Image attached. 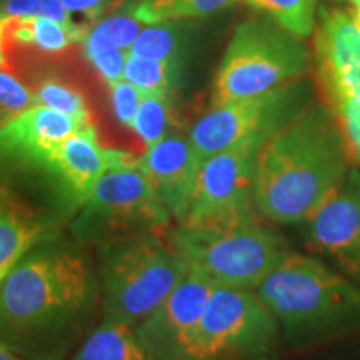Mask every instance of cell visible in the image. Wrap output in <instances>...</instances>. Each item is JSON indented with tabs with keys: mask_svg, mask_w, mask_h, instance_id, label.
Returning <instances> with one entry per match:
<instances>
[{
	"mask_svg": "<svg viewBox=\"0 0 360 360\" xmlns=\"http://www.w3.org/2000/svg\"><path fill=\"white\" fill-rule=\"evenodd\" d=\"M283 342L255 290L214 289L180 360H282Z\"/></svg>",
	"mask_w": 360,
	"mask_h": 360,
	"instance_id": "8",
	"label": "cell"
},
{
	"mask_svg": "<svg viewBox=\"0 0 360 360\" xmlns=\"http://www.w3.org/2000/svg\"><path fill=\"white\" fill-rule=\"evenodd\" d=\"M34 105V94L8 72L0 70V125Z\"/></svg>",
	"mask_w": 360,
	"mask_h": 360,
	"instance_id": "28",
	"label": "cell"
},
{
	"mask_svg": "<svg viewBox=\"0 0 360 360\" xmlns=\"http://www.w3.org/2000/svg\"><path fill=\"white\" fill-rule=\"evenodd\" d=\"M339 120L354 165L360 167V98H349L330 107Z\"/></svg>",
	"mask_w": 360,
	"mask_h": 360,
	"instance_id": "29",
	"label": "cell"
},
{
	"mask_svg": "<svg viewBox=\"0 0 360 360\" xmlns=\"http://www.w3.org/2000/svg\"><path fill=\"white\" fill-rule=\"evenodd\" d=\"M299 229L307 254L360 283V167L352 165L340 186Z\"/></svg>",
	"mask_w": 360,
	"mask_h": 360,
	"instance_id": "11",
	"label": "cell"
},
{
	"mask_svg": "<svg viewBox=\"0 0 360 360\" xmlns=\"http://www.w3.org/2000/svg\"><path fill=\"white\" fill-rule=\"evenodd\" d=\"M215 287L188 270L167 299L135 327V334L155 360H180L205 312Z\"/></svg>",
	"mask_w": 360,
	"mask_h": 360,
	"instance_id": "12",
	"label": "cell"
},
{
	"mask_svg": "<svg viewBox=\"0 0 360 360\" xmlns=\"http://www.w3.org/2000/svg\"><path fill=\"white\" fill-rule=\"evenodd\" d=\"M285 354L360 340V283L307 252L294 250L255 289Z\"/></svg>",
	"mask_w": 360,
	"mask_h": 360,
	"instance_id": "3",
	"label": "cell"
},
{
	"mask_svg": "<svg viewBox=\"0 0 360 360\" xmlns=\"http://www.w3.org/2000/svg\"><path fill=\"white\" fill-rule=\"evenodd\" d=\"M0 360H25V359H22V357H19V355L8 352L7 349H4L2 345H0Z\"/></svg>",
	"mask_w": 360,
	"mask_h": 360,
	"instance_id": "34",
	"label": "cell"
},
{
	"mask_svg": "<svg viewBox=\"0 0 360 360\" xmlns=\"http://www.w3.org/2000/svg\"><path fill=\"white\" fill-rule=\"evenodd\" d=\"M89 124L92 122L34 103L0 125V167L49 154Z\"/></svg>",
	"mask_w": 360,
	"mask_h": 360,
	"instance_id": "15",
	"label": "cell"
},
{
	"mask_svg": "<svg viewBox=\"0 0 360 360\" xmlns=\"http://www.w3.org/2000/svg\"><path fill=\"white\" fill-rule=\"evenodd\" d=\"M102 322L135 328L184 281L188 269L167 232L115 238L92 249Z\"/></svg>",
	"mask_w": 360,
	"mask_h": 360,
	"instance_id": "4",
	"label": "cell"
},
{
	"mask_svg": "<svg viewBox=\"0 0 360 360\" xmlns=\"http://www.w3.org/2000/svg\"><path fill=\"white\" fill-rule=\"evenodd\" d=\"M179 67L165 60L127 56L124 79L135 85L142 96H165L172 98L177 87Z\"/></svg>",
	"mask_w": 360,
	"mask_h": 360,
	"instance_id": "20",
	"label": "cell"
},
{
	"mask_svg": "<svg viewBox=\"0 0 360 360\" xmlns=\"http://www.w3.org/2000/svg\"><path fill=\"white\" fill-rule=\"evenodd\" d=\"M34 103L64 112L84 122H92V114L85 97L77 89L57 77H49L40 82L39 89L34 92Z\"/></svg>",
	"mask_w": 360,
	"mask_h": 360,
	"instance_id": "24",
	"label": "cell"
},
{
	"mask_svg": "<svg viewBox=\"0 0 360 360\" xmlns=\"http://www.w3.org/2000/svg\"><path fill=\"white\" fill-rule=\"evenodd\" d=\"M255 11L264 12L282 29L299 39L309 37L315 29L317 0H244Z\"/></svg>",
	"mask_w": 360,
	"mask_h": 360,
	"instance_id": "21",
	"label": "cell"
},
{
	"mask_svg": "<svg viewBox=\"0 0 360 360\" xmlns=\"http://www.w3.org/2000/svg\"><path fill=\"white\" fill-rule=\"evenodd\" d=\"M70 13H80L90 20H96L102 15L114 0H60Z\"/></svg>",
	"mask_w": 360,
	"mask_h": 360,
	"instance_id": "32",
	"label": "cell"
},
{
	"mask_svg": "<svg viewBox=\"0 0 360 360\" xmlns=\"http://www.w3.org/2000/svg\"><path fill=\"white\" fill-rule=\"evenodd\" d=\"M8 27L17 44L32 45L47 53L64 52L87 35V30L77 24H62L49 17H20L8 22Z\"/></svg>",
	"mask_w": 360,
	"mask_h": 360,
	"instance_id": "18",
	"label": "cell"
},
{
	"mask_svg": "<svg viewBox=\"0 0 360 360\" xmlns=\"http://www.w3.org/2000/svg\"><path fill=\"white\" fill-rule=\"evenodd\" d=\"M312 64L309 49L274 20L238 24L214 79L212 105L260 96L305 77Z\"/></svg>",
	"mask_w": 360,
	"mask_h": 360,
	"instance_id": "6",
	"label": "cell"
},
{
	"mask_svg": "<svg viewBox=\"0 0 360 360\" xmlns=\"http://www.w3.org/2000/svg\"><path fill=\"white\" fill-rule=\"evenodd\" d=\"M129 56L165 60L180 69L182 42H180L179 30H175L170 25V22H160V24L143 27L132 49L129 51Z\"/></svg>",
	"mask_w": 360,
	"mask_h": 360,
	"instance_id": "23",
	"label": "cell"
},
{
	"mask_svg": "<svg viewBox=\"0 0 360 360\" xmlns=\"http://www.w3.org/2000/svg\"><path fill=\"white\" fill-rule=\"evenodd\" d=\"M262 146L245 143L202 160L179 227L220 229L264 220L255 204V164Z\"/></svg>",
	"mask_w": 360,
	"mask_h": 360,
	"instance_id": "10",
	"label": "cell"
},
{
	"mask_svg": "<svg viewBox=\"0 0 360 360\" xmlns=\"http://www.w3.org/2000/svg\"><path fill=\"white\" fill-rule=\"evenodd\" d=\"M347 2L352 4V7H357V6H360V0H347Z\"/></svg>",
	"mask_w": 360,
	"mask_h": 360,
	"instance_id": "35",
	"label": "cell"
},
{
	"mask_svg": "<svg viewBox=\"0 0 360 360\" xmlns=\"http://www.w3.org/2000/svg\"><path fill=\"white\" fill-rule=\"evenodd\" d=\"M102 322L92 249L47 233L0 282V345L25 360H67Z\"/></svg>",
	"mask_w": 360,
	"mask_h": 360,
	"instance_id": "1",
	"label": "cell"
},
{
	"mask_svg": "<svg viewBox=\"0 0 360 360\" xmlns=\"http://www.w3.org/2000/svg\"><path fill=\"white\" fill-rule=\"evenodd\" d=\"M314 102L312 84L305 77L292 80L260 96L212 105L195 120L188 139L202 164L207 157L229 148L264 146Z\"/></svg>",
	"mask_w": 360,
	"mask_h": 360,
	"instance_id": "9",
	"label": "cell"
},
{
	"mask_svg": "<svg viewBox=\"0 0 360 360\" xmlns=\"http://www.w3.org/2000/svg\"><path fill=\"white\" fill-rule=\"evenodd\" d=\"M167 236L187 269L215 289L255 290L295 250L265 220L220 229L174 225Z\"/></svg>",
	"mask_w": 360,
	"mask_h": 360,
	"instance_id": "5",
	"label": "cell"
},
{
	"mask_svg": "<svg viewBox=\"0 0 360 360\" xmlns=\"http://www.w3.org/2000/svg\"><path fill=\"white\" fill-rule=\"evenodd\" d=\"M7 19H0V67L6 65V52H4V40H6V32H7Z\"/></svg>",
	"mask_w": 360,
	"mask_h": 360,
	"instance_id": "33",
	"label": "cell"
},
{
	"mask_svg": "<svg viewBox=\"0 0 360 360\" xmlns=\"http://www.w3.org/2000/svg\"><path fill=\"white\" fill-rule=\"evenodd\" d=\"M236 2L237 0H141L132 12L143 25H152L207 17Z\"/></svg>",
	"mask_w": 360,
	"mask_h": 360,
	"instance_id": "19",
	"label": "cell"
},
{
	"mask_svg": "<svg viewBox=\"0 0 360 360\" xmlns=\"http://www.w3.org/2000/svg\"><path fill=\"white\" fill-rule=\"evenodd\" d=\"M302 360H360V340H350L332 347L302 354Z\"/></svg>",
	"mask_w": 360,
	"mask_h": 360,
	"instance_id": "31",
	"label": "cell"
},
{
	"mask_svg": "<svg viewBox=\"0 0 360 360\" xmlns=\"http://www.w3.org/2000/svg\"><path fill=\"white\" fill-rule=\"evenodd\" d=\"M109 89L112 109H114L117 120L124 127L132 129L135 114H137L139 105H141L142 101V92L125 79L115 80V82L109 84Z\"/></svg>",
	"mask_w": 360,
	"mask_h": 360,
	"instance_id": "30",
	"label": "cell"
},
{
	"mask_svg": "<svg viewBox=\"0 0 360 360\" xmlns=\"http://www.w3.org/2000/svg\"><path fill=\"white\" fill-rule=\"evenodd\" d=\"M53 229L7 191L0 188V282L27 250Z\"/></svg>",
	"mask_w": 360,
	"mask_h": 360,
	"instance_id": "16",
	"label": "cell"
},
{
	"mask_svg": "<svg viewBox=\"0 0 360 360\" xmlns=\"http://www.w3.org/2000/svg\"><path fill=\"white\" fill-rule=\"evenodd\" d=\"M20 17H49L62 24H74L70 12L60 0H4L0 2V19H20Z\"/></svg>",
	"mask_w": 360,
	"mask_h": 360,
	"instance_id": "26",
	"label": "cell"
},
{
	"mask_svg": "<svg viewBox=\"0 0 360 360\" xmlns=\"http://www.w3.org/2000/svg\"><path fill=\"white\" fill-rule=\"evenodd\" d=\"M352 165L334 110L314 102L259 150L255 204L260 217L276 227H299Z\"/></svg>",
	"mask_w": 360,
	"mask_h": 360,
	"instance_id": "2",
	"label": "cell"
},
{
	"mask_svg": "<svg viewBox=\"0 0 360 360\" xmlns=\"http://www.w3.org/2000/svg\"><path fill=\"white\" fill-rule=\"evenodd\" d=\"M314 62L328 107L360 98V29L352 13L322 8L315 27Z\"/></svg>",
	"mask_w": 360,
	"mask_h": 360,
	"instance_id": "13",
	"label": "cell"
},
{
	"mask_svg": "<svg viewBox=\"0 0 360 360\" xmlns=\"http://www.w3.org/2000/svg\"><path fill=\"white\" fill-rule=\"evenodd\" d=\"M174 219L162 204L146 174L141 157L107 169L79 212L67 224V232L80 244L94 247L139 233H165Z\"/></svg>",
	"mask_w": 360,
	"mask_h": 360,
	"instance_id": "7",
	"label": "cell"
},
{
	"mask_svg": "<svg viewBox=\"0 0 360 360\" xmlns=\"http://www.w3.org/2000/svg\"><path fill=\"white\" fill-rule=\"evenodd\" d=\"M174 103L165 96H142L135 114L132 130L139 135L143 147L148 148L174 130Z\"/></svg>",
	"mask_w": 360,
	"mask_h": 360,
	"instance_id": "22",
	"label": "cell"
},
{
	"mask_svg": "<svg viewBox=\"0 0 360 360\" xmlns=\"http://www.w3.org/2000/svg\"><path fill=\"white\" fill-rule=\"evenodd\" d=\"M199 167L200 160L188 134L175 130L141 155L142 172L172 215L174 225H180L186 219Z\"/></svg>",
	"mask_w": 360,
	"mask_h": 360,
	"instance_id": "14",
	"label": "cell"
},
{
	"mask_svg": "<svg viewBox=\"0 0 360 360\" xmlns=\"http://www.w3.org/2000/svg\"><path fill=\"white\" fill-rule=\"evenodd\" d=\"M67 360H155L139 340L135 328L101 322Z\"/></svg>",
	"mask_w": 360,
	"mask_h": 360,
	"instance_id": "17",
	"label": "cell"
},
{
	"mask_svg": "<svg viewBox=\"0 0 360 360\" xmlns=\"http://www.w3.org/2000/svg\"><path fill=\"white\" fill-rule=\"evenodd\" d=\"M82 44L85 57L107 84L124 79L125 60L129 56L127 52L117 47L115 44H112L109 39H105L94 29L87 30Z\"/></svg>",
	"mask_w": 360,
	"mask_h": 360,
	"instance_id": "25",
	"label": "cell"
},
{
	"mask_svg": "<svg viewBox=\"0 0 360 360\" xmlns=\"http://www.w3.org/2000/svg\"><path fill=\"white\" fill-rule=\"evenodd\" d=\"M142 25L143 24L134 15V12H130L115 13V15L102 19L98 24L94 25L92 29L103 35L105 39H109L112 44L117 45V47H120L122 51L129 53L134 42L137 40L139 34L142 32Z\"/></svg>",
	"mask_w": 360,
	"mask_h": 360,
	"instance_id": "27",
	"label": "cell"
}]
</instances>
